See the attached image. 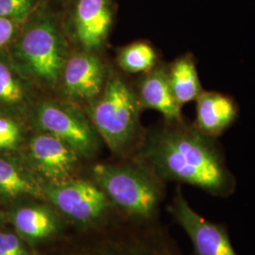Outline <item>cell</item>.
I'll use <instances>...</instances> for the list:
<instances>
[{"mask_svg": "<svg viewBox=\"0 0 255 255\" xmlns=\"http://www.w3.org/2000/svg\"><path fill=\"white\" fill-rule=\"evenodd\" d=\"M134 156L165 182L189 184L221 199L233 196L237 189V179L218 139L201 133L183 119L164 120L146 130L144 144Z\"/></svg>", "mask_w": 255, "mask_h": 255, "instance_id": "6da1fadb", "label": "cell"}, {"mask_svg": "<svg viewBox=\"0 0 255 255\" xmlns=\"http://www.w3.org/2000/svg\"><path fill=\"white\" fill-rule=\"evenodd\" d=\"M15 44L14 65L45 96H53L72 46L64 24L42 5L32 11Z\"/></svg>", "mask_w": 255, "mask_h": 255, "instance_id": "7a4b0ae2", "label": "cell"}, {"mask_svg": "<svg viewBox=\"0 0 255 255\" xmlns=\"http://www.w3.org/2000/svg\"><path fill=\"white\" fill-rule=\"evenodd\" d=\"M91 178L115 208L132 222H156L165 197V182L144 160L132 156L117 164H95Z\"/></svg>", "mask_w": 255, "mask_h": 255, "instance_id": "3957f363", "label": "cell"}, {"mask_svg": "<svg viewBox=\"0 0 255 255\" xmlns=\"http://www.w3.org/2000/svg\"><path fill=\"white\" fill-rule=\"evenodd\" d=\"M82 109L113 153L129 158L143 146L146 134L140 119L143 109L134 87L118 71L110 69L101 97Z\"/></svg>", "mask_w": 255, "mask_h": 255, "instance_id": "277c9868", "label": "cell"}, {"mask_svg": "<svg viewBox=\"0 0 255 255\" xmlns=\"http://www.w3.org/2000/svg\"><path fill=\"white\" fill-rule=\"evenodd\" d=\"M32 129L48 132L73 148L82 160L100 153L102 140L82 107L54 96H42L30 113Z\"/></svg>", "mask_w": 255, "mask_h": 255, "instance_id": "5b68a950", "label": "cell"}, {"mask_svg": "<svg viewBox=\"0 0 255 255\" xmlns=\"http://www.w3.org/2000/svg\"><path fill=\"white\" fill-rule=\"evenodd\" d=\"M42 187L46 201L65 222L82 230L103 226L115 208L106 194L92 180L77 177L60 183H42Z\"/></svg>", "mask_w": 255, "mask_h": 255, "instance_id": "8992f818", "label": "cell"}, {"mask_svg": "<svg viewBox=\"0 0 255 255\" xmlns=\"http://www.w3.org/2000/svg\"><path fill=\"white\" fill-rule=\"evenodd\" d=\"M110 69L100 54L73 49L53 96L85 108L101 97Z\"/></svg>", "mask_w": 255, "mask_h": 255, "instance_id": "52a82bcc", "label": "cell"}, {"mask_svg": "<svg viewBox=\"0 0 255 255\" xmlns=\"http://www.w3.org/2000/svg\"><path fill=\"white\" fill-rule=\"evenodd\" d=\"M23 158L42 183H60L77 178L82 161L60 138L34 129L25 144Z\"/></svg>", "mask_w": 255, "mask_h": 255, "instance_id": "ba28073f", "label": "cell"}, {"mask_svg": "<svg viewBox=\"0 0 255 255\" xmlns=\"http://www.w3.org/2000/svg\"><path fill=\"white\" fill-rule=\"evenodd\" d=\"M167 211L189 237L194 255H238L227 226L208 220L193 209L180 186L176 188Z\"/></svg>", "mask_w": 255, "mask_h": 255, "instance_id": "9c48e42d", "label": "cell"}, {"mask_svg": "<svg viewBox=\"0 0 255 255\" xmlns=\"http://www.w3.org/2000/svg\"><path fill=\"white\" fill-rule=\"evenodd\" d=\"M64 255H184L171 237L156 222L136 224L119 237L75 249Z\"/></svg>", "mask_w": 255, "mask_h": 255, "instance_id": "30bf717a", "label": "cell"}, {"mask_svg": "<svg viewBox=\"0 0 255 255\" xmlns=\"http://www.w3.org/2000/svg\"><path fill=\"white\" fill-rule=\"evenodd\" d=\"M113 20L110 0H76L69 23L64 27L74 49L100 54Z\"/></svg>", "mask_w": 255, "mask_h": 255, "instance_id": "8fae6325", "label": "cell"}, {"mask_svg": "<svg viewBox=\"0 0 255 255\" xmlns=\"http://www.w3.org/2000/svg\"><path fill=\"white\" fill-rule=\"evenodd\" d=\"M15 232L30 246L42 245L60 237L65 220L47 201L26 200L9 213Z\"/></svg>", "mask_w": 255, "mask_h": 255, "instance_id": "7c38bea8", "label": "cell"}, {"mask_svg": "<svg viewBox=\"0 0 255 255\" xmlns=\"http://www.w3.org/2000/svg\"><path fill=\"white\" fill-rule=\"evenodd\" d=\"M133 87L142 109L155 110L164 116V120L182 119V108L169 85L167 64L160 62L150 71L141 74Z\"/></svg>", "mask_w": 255, "mask_h": 255, "instance_id": "4fadbf2b", "label": "cell"}, {"mask_svg": "<svg viewBox=\"0 0 255 255\" xmlns=\"http://www.w3.org/2000/svg\"><path fill=\"white\" fill-rule=\"evenodd\" d=\"M238 116L235 100L219 92L203 91L196 100V119L193 126L201 133L219 138L231 127Z\"/></svg>", "mask_w": 255, "mask_h": 255, "instance_id": "5bb4252c", "label": "cell"}, {"mask_svg": "<svg viewBox=\"0 0 255 255\" xmlns=\"http://www.w3.org/2000/svg\"><path fill=\"white\" fill-rule=\"evenodd\" d=\"M46 201L42 182L24 158L0 156V201Z\"/></svg>", "mask_w": 255, "mask_h": 255, "instance_id": "9a60e30c", "label": "cell"}, {"mask_svg": "<svg viewBox=\"0 0 255 255\" xmlns=\"http://www.w3.org/2000/svg\"><path fill=\"white\" fill-rule=\"evenodd\" d=\"M36 90L38 89L35 85L19 71L13 62L0 58L1 106L7 109L26 112L29 118L34 105L42 97H37Z\"/></svg>", "mask_w": 255, "mask_h": 255, "instance_id": "2e32d148", "label": "cell"}, {"mask_svg": "<svg viewBox=\"0 0 255 255\" xmlns=\"http://www.w3.org/2000/svg\"><path fill=\"white\" fill-rule=\"evenodd\" d=\"M167 74L174 99L181 108L186 103L196 101L204 91L198 73L196 59L192 53L182 55L167 64Z\"/></svg>", "mask_w": 255, "mask_h": 255, "instance_id": "e0dca14e", "label": "cell"}, {"mask_svg": "<svg viewBox=\"0 0 255 255\" xmlns=\"http://www.w3.org/2000/svg\"><path fill=\"white\" fill-rule=\"evenodd\" d=\"M160 63L153 46L146 41H137L119 48L117 64L128 74H143L150 71Z\"/></svg>", "mask_w": 255, "mask_h": 255, "instance_id": "ac0fdd59", "label": "cell"}, {"mask_svg": "<svg viewBox=\"0 0 255 255\" xmlns=\"http://www.w3.org/2000/svg\"><path fill=\"white\" fill-rule=\"evenodd\" d=\"M27 140V131L19 120L0 115V152L16 150Z\"/></svg>", "mask_w": 255, "mask_h": 255, "instance_id": "d6986e66", "label": "cell"}, {"mask_svg": "<svg viewBox=\"0 0 255 255\" xmlns=\"http://www.w3.org/2000/svg\"><path fill=\"white\" fill-rule=\"evenodd\" d=\"M36 8L35 0H0V17L24 22Z\"/></svg>", "mask_w": 255, "mask_h": 255, "instance_id": "ffe728a7", "label": "cell"}, {"mask_svg": "<svg viewBox=\"0 0 255 255\" xmlns=\"http://www.w3.org/2000/svg\"><path fill=\"white\" fill-rule=\"evenodd\" d=\"M32 248L16 232L0 231V255H35Z\"/></svg>", "mask_w": 255, "mask_h": 255, "instance_id": "44dd1931", "label": "cell"}, {"mask_svg": "<svg viewBox=\"0 0 255 255\" xmlns=\"http://www.w3.org/2000/svg\"><path fill=\"white\" fill-rule=\"evenodd\" d=\"M21 23L20 21L0 17V49L12 41Z\"/></svg>", "mask_w": 255, "mask_h": 255, "instance_id": "7402d4cb", "label": "cell"}]
</instances>
